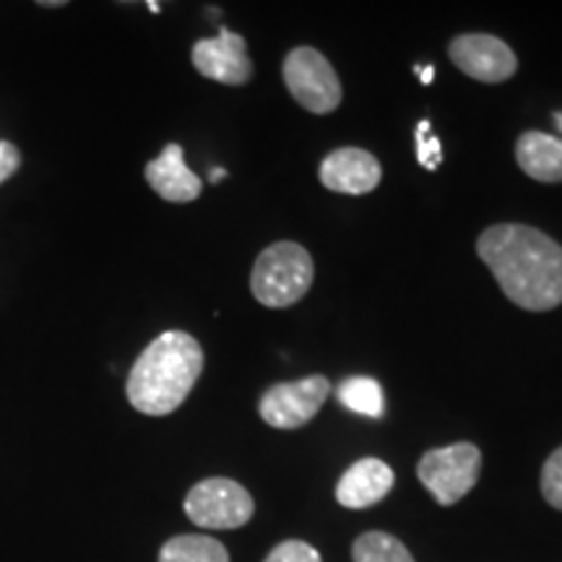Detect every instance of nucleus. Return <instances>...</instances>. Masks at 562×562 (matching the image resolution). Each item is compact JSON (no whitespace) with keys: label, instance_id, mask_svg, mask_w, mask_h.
Segmentation results:
<instances>
[{"label":"nucleus","instance_id":"f257e3e1","mask_svg":"<svg viewBox=\"0 0 562 562\" xmlns=\"http://www.w3.org/2000/svg\"><path fill=\"white\" fill-rule=\"evenodd\" d=\"M476 252L513 305L531 313L562 305V245L529 224H495Z\"/></svg>","mask_w":562,"mask_h":562},{"label":"nucleus","instance_id":"f03ea898","mask_svg":"<svg viewBox=\"0 0 562 562\" xmlns=\"http://www.w3.org/2000/svg\"><path fill=\"white\" fill-rule=\"evenodd\" d=\"M201 344L186 331H167L140 351L131 368L125 393L136 412L165 417L191 396L203 372Z\"/></svg>","mask_w":562,"mask_h":562},{"label":"nucleus","instance_id":"7ed1b4c3","mask_svg":"<svg viewBox=\"0 0 562 562\" xmlns=\"http://www.w3.org/2000/svg\"><path fill=\"white\" fill-rule=\"evenodd\" d=\"M315 279V263L297 243H273L256 258L250 292L266 307H290L305 297Z\"/></svg>","mask_w":562,"mask_h":562},{"label":"nucleus","instance_id":"20e7f679","mask_svg":"<svg viewBox=\"0 0 562 562\" xmlns=\"http://www.w3.org/2000/svg\"><path fill=\"white\" fill-rule=\"evenodd\" d=\"M482 472V453L474 442L435 448L422 456L417 476L440 505H456L474 490Z\"/></svg>","mask_w":562,"mask_h":562},{"label":"nucleus","instance_id":"39448f33","mask_svg":"<svg viewBox=\"0 0 562 562\" xmlns=\"http://www.w3.org/2000/svg\"><path fill=\"white\" fill-rule=\"evenodd\" d=\"M284 83L294 97L313 115H328L341 104V81L326 55L313 47H294L284 58Z\"/></svg>","mask_w":562,"mask_h":562},{"label":"nucleus","instance_id":"423d86ee","mask_svg":"<svg viewBox=\"0 0 562 562\" xmlns=\"http://www.w3.org/2000/svg\"><path fill=\"white\" fill-rule=\"evenodd\" d=\"M186 513L201 529H240L256 513V503L243 484L224 480V476H211L188 492Z\"/></svg>","mask_w":562,"mask_h":562},{"label":"nucleus","instance_id":"0eeeda50","mask_svg":"<svg viewBox=\"0 0 562 562\" xmlns=\"http://www.w3.org/2000/svg\"><path fill=\"white\" fill-rule=\"evenodd\" d=\"M328 393H331V383L323 375L302 378L294 383H277L263 393L258 409H261L266 425L277 427V430H297L321 412Z\"/></svg>","mask_w":562,"mask_h":562},{"label":"nucleus","instance_id":"6e6552de","mask_svg":"<svg viewBox=\"0 0 562 562\" xmlns=\"http://www.w3.org/2000/svg\"><path fill=\"white\" fill-rule=\"evenodd\" d=\"M453 66L482 83L508 81L516 74V53L492 34H461L448 47Z\"/></svg>","mask_w":562,"mask_h":562},{"label":"nucleus","instance_id":"1a4fd4ad","mask_svg":"<svg viewBox=\"0 0 562 562\" xmlns=\"http://www.w3.org/2000/svg\"><path fill=\"white\" fill-rule=\"evenodd\" d=\"M193 66L211 81L243 87L252 79V60L240 34L222 30L220 37L199 40L193 45Z\"/></svg>","mask_w":562,"mask_h":562},{"label":"nucleus","instance_id":"9d476101","mask_svg":"<svg viewBox=\"0 0 562 562\" xmlns=\"http://www.w3.org/2000/svg\"><path fill=\"white\" fill-rule=\"evenodd\" d=\"M318 178L334 193L364 195L381 186L383 170L381 161L372 157L370 151L344 146V149H336L323 159Z\"/></svg>","mask_w":562,"mask_h":562},{"label":"nucleus","instance_id":"9b49d317","mask_svg":"<svg viewBox=\"0 0 562 562\" xmlns=\"http://www.w3.org/2000/svg\"><path fill=\"white\" fill-rule=\"evenodd\" d=\"M393 487V469L381 459H360L344 472L336 484V501L349 510L372 508Z\"/></svg>","mask_w":562,"mask_h":562},{"label":"nucleus","instance_id":"f8f14e48","mask_svg":"<svg viewBox=\"0 0 562 562\" xmlns=\"http://www.w3.org/2000/svg\"><path fill=\"white\" fill-rule=\"evenodd\" d=\"M146 182L170 203H191L201 195L203 182L186 167L180 144H167L157 159L146 165Z\"/></svg>","mask_w":562,"mask_h":562},{"label":"nucleus","instance_id":"ddd939ff","mask_svg":"<svg viewBox=\"0 0 562 562\" xmlns=\"http://www.w3.org/2000/svg\"><path fill=\"white\" fill-rule=\"evenodd\" d=\"M518 167L537 182H562V138L526 131L516 144Z\"/></svg>","mask_w":562,"mask_h":562},{"label":"nucleus","instance_id":"4468645a","mask_svg":"<svg viewBox=\"0 0 562 562\" xmlns=\"http://www.w3.org/2000/svg\"><path fill=\"white\" fill-rule=\"evenodd\" d=\"M159 562H229V552L214 537L203 533H182L161 547Z\"/></svg>","mask_w":562,"mask_h":562},{"label":"nucleus","instance_id":"2eb2a0df","mask_svg":"<svg viewBox=\"0 0 562 562\" xmlns=\"http://www.w3.org/2000/svg\"><path fill=\"white\" fill-rule=\"evenodd\" d=\"M336 398H339L349 412L364 414V417L370 419L383 417V389L381 383L372 381V378H347V381L336 389Z\"/></svg>","mask_w":562,"mask_h":562},{"label":"nucleus","instance_id":"dca6fc26","mask_svg":"<svg viewBox=\"0 0 562 562\" xmlns=\"http://www.w3.org/2000/svg\"><path fill=\"white\" fill-rule=\"evenodd\" d=\"M355 562H414L409 550L385 531H368L351 547Z\"/></svg>","mask_w":562,"mask_h":562},{"label":"nucleus","instance_id":"f3484780","mask_svg":"<svg viewBox=\"0 0 562 562\" xmlns=\"http://www.w3.org/2000/svg\"><path fill=\"white\" fill-rule=\"evenodd\" d=\"M542 495L552 508L562 510V446L544 461L542 469Z\"/></svg>","mask_w":562,"mask_h":562},{"label":"nucleus","instance_id":"a211bd4d","mask_svg":"<svg viewBox=\"0 0 562 562\" xmlns=\"http://www.w3.org/2000/svg\"><path fill=\"white\" fill-rule=\"evenodd\" d=\"M414 140H417L419 165L425 167V170H435V167L442 161V149H440L438 136H432L430 121H422L417 125V136H414Z\"/></svg>","mask_w":562,"mask_h":562},{"label":"nucleus","instance_id":"6ab92c4d","mask_svg":"<svg viewBox=\"0 0 562 562\" xmlns=\"http://www.w3.org/2000/svg\"><path fill=\"white\" fill-rule=\"evenodd\" d=\"M263 562H323V560L315 547H311L307 542H300V539H286V542L273 547L269 558Z\"/></svg>","mask_w":562,"mask_h":562},{"label":"nucleus","instance_id":"aec40b11","mask_svg":"<svg viewBox=\"0 0 562 562\" xmlns=\"http://www.w3.org/2000/svg\"><path fill=\"white\" fill-rule=\"evenodd\" d=\"M19 167H21V151L11 144V140H0V186H3L9 178H13Z\"/></svg>","mask_w":562,"mask_h":562},{"label":"nucleus","instance_id":"412c9836","mask_svg":"<svg viewBox=\"0 0 562 562\" xmlns=\"http://www.w3.org/2000/svg\"><path fill=\"white\" fill-rule=\"evenodd\" d=\"M432 74H435V68H432V66H427V68H417V76H419V81H422V83H432Z\"/></svg>","mask_w":562,"mask_h":562},{"label":"nucleus","instance_id":"4be33fe9","mask_svg":"<svg viewBox=\"0 0 562 562\" xmlns=\"http://www.w3.org/2000/svg\"><path fill=\"white\" fill-rule=\"evenodd\" d=\"M224 175H227V172H224L222 167H216V170H211V182H222Z\"/></svg>","mask_w":562,"mask_h":562},{"label":"nucleus","instance_id":"5701e85b","mask_svg":"<svg viewBox=\"0 0 562 562\" xmlns=\"http://www.w3.org/2000/svg\"><path fill=\"white\" fill-rule=\"evenodd\" d=\"M40 5H45V9H60V5H66L63 0H42Z\"/></svg>","mask_w":562,"mask_h":562},{"label":"nucleus","instance_id":"b1692460","mask_svg":"<svg viewBox=\"0 0 562 562\" xmlns=\"http://www.w3.org/2000/svg\"><path fill=\"white\" fill-rule=\"evenodd\" d=\"M149 11L151 13H159V3H149Z\"/></svg>","mask_w":562,"mask_h":562},{"label":"nucleus","instance_id":"393cba45","mask_svg":"<svg viewBox=\"0 0 562 562\" xmlns=\"http://www.w3.org/2000/svg\"><path fill=\"white\" fill-rule=\"evenodd\" d=\"M558 125L562 128V115H558Z\"/></svg>","mask_w":562,"mask_h":562}]
</instances>
